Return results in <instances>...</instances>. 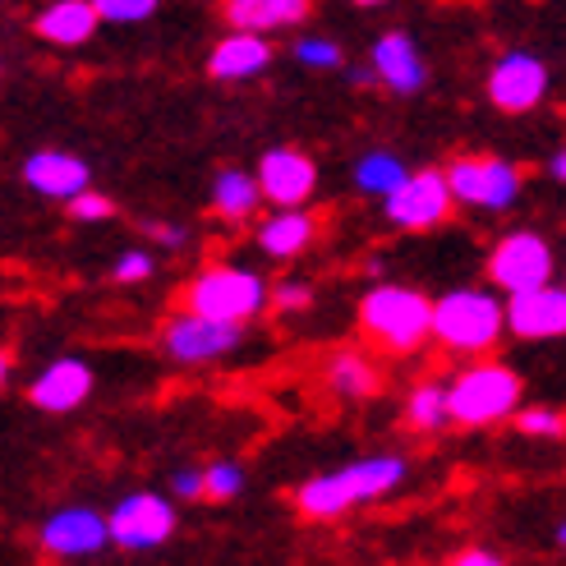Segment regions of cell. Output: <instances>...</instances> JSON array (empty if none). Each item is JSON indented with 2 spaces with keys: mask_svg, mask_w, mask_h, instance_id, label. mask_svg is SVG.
<instances>
[{
  "mask_svg": "<svg viewBox=\"0 0 566 566\" xmlns=\"http://www.w3.org/2000/svg\"><path fill=\"white\" fill-rule=\"evenodd\" d=\"M406 457H364V461H350L346 470H327V474H314V479H304L295 502H300V512L304 516H346L355 512V506L364 502H378L387 493H396L406 484Z\"/></svg>",
  "mask_w": 566,
  "mask_h": 566,
  "instance_id": "obj_1",
  "label": "cell"
},
{
  "mask_svg": "<svg viewBox=\"0 0 566 566\" xmlns=\"http://www.w3.org/2000/svg\"><path fill=\"white\" fill-rule=\"evenodd\" d=\"M359 323L387 350H415L423 336L433 332V300H423L410 286H391V281H378V286L359 300Z\"/></svg>",
  "mask_w": 566,
  "mask_h": 566,
  "instance_id": "obj_2",
  "label": "cell"
},
{
  "mask_svg": "<svg viewBox=\"0 0 566 566\" xmlns=\"http://www.w3.org/2000/svg\"><path fill=\"white\" fill-rule=\"evenodd\" d=\"M502 327H506V304L479 286L451 291L433 304V336L457 355L489 350L502 336Z\"/></svg>",
  "mask_w": 566,
  "mask_h": 566,
  "instance_id": "obj_3",
  "label": "cell"
},
{
  "mask_svg": "<svg viewBox=\"0 0 566 566\" xmlns=\"http://www.w3.org/2000/svg\"><path fill=\"white\" fill-rule=\"evenodd\" d=\"M268 300L272 295L263 286V276L249 272V268H231V263L208 268L185 291V308L208 314V318H226V323H249L253 314H263Z\"/></svg>",
  "mask_w": 566,
  "mask_h": 566,
  "instance_id": "obj_4",
  "label": "cell"
},
{
  "mask_svg": "<svg viewBox=\"0 0 566 566\" xmlns=\"http://www.w3.org/2000/svg\"><path fill=\"white\" fill-rule=\"evenodd\" d=\"M521 406V378L502 364H474L457 382H451V419L457 423H497L506 415H516Z\"/></svg>",
  "mask_w": 566,
  "mask_h": 566,
  "instance_id": "obj_5",
  "label": "cell"
},
{
  "mask_svg": "<svg viewBox=\"0 0 566 566\" xmlns=\"http://www.w3.org/2000/svg\"><path fill=\"white\" fill-rule=\"evenodd\" d=\"M447 180H451L457 203H465V208L502 212L521 198V171L502 157H457L447 166Z\"/></svg>",
  "mask_w": 566,
  "mask_h": 566,
  "instance_id": "obj_6",
  "label": "cell"
},
{
  "mask_svg": "<svg viewBox=\"0 0 566 566\" xmlns=\"http://www.w3.org/2000/svg\"><path fill=\"white\" fill-rule=\"evenodd\" d=\"M244 346V323H226V318H208V314H176L161 327V350L176 364H208Z\"/></svg>",
  "mask_w": 566,
  "mask_h": 566,
  "instance_id": "obj_7",
  "label": "cell"
},
{
  "mask_svg": "<svg viewBox=\"0 0 566 566\" xmlns=\"http://www.w3.org/2000/svg\"><path fill=\"white\" fill-rule=\"evenodd\" d=\"M489 276H493V286L506 291V295L548 286V281H553V249H548V240L534 235V231L502 235L493 244V253H489Z\"/></svg>",
  "mask_w": 566,
  "mask_h": 566,
  "instance_id": "obj_8",
  "label": "cell"
},
{
  "mask_svg": "<svg viewBox=\"0 0 566 566\" xmlns=\"http://www.w3.org/2000/svg\"><path fill=\"white\" fill-rule=\"evenodd\" d=\"M451 203H457V193H451L447 171H419V176H410L396 193L382 198L387 221L401 226V231H433V226L447 221Z\"/></svg>",
  "mask_w": 566,
  "mask_h": 566,
  "instance_id": "obj_9",
  "label": "cell"
},
{
  "mask_svg": "<svg viewBox=\"0 0 566 566\" xmlns=\"http://www.w3.org/2000/svg\"><path fill=\"white\" fill-rule=\"evenodd\" d=\"M171 530H176V506L161 493H129L125 502H116V512H111V544L134 548V553L166 544Z\"/></svg>",
  "mask_w": 566,
  "mask_h": 566,
  "instance_id": "obj_10",
  "label": "cell"
},
{
  "mask_svg": "<svg viewBox=\"0 0 566 566\" xmlns=\"http://www.w3.org/2000/svg\"><path fill=\"white\" fill-rule=\"evenodd\" d=\"M548 93V65L530 51H506L497 55V65L489 70V97L506 116H521V111H534Z\"/></svg>",
  "mask_w": 566,
  "mask_h": 566,
  "instance_id": "obj_11",
  "label": "cell"
},
{
  "mask_svg": "<svg viewBox=\"0 0 566 566\" xmlns=\"http://www.w3.org/2000/svg\"><path fill=\"white\" fill-rule=\"evenodd\" d=\"M111 544V516H97L93 506H61L42 521V548L55 557H93Z\"/></svg>",
  "mask_w": 566,
  "mask_h": 566,
  "instance_id": "obj_12",
  "label": "cell"
},
{
  "mask_svg": "<svg viewBox=\"0 0 566 566\" xmlns=\"http://www.w3.org/2000/svg\"><path fill=\"white\" fill-rule=\"evenodd\" d=\"M259 185L268 193V203L300 208L304 198H314V189H318V166L308 161L300 148H272L259 161Z\"/></svg>",
  "mask_w": 566,
  "mask_h": 566,
  "instance_id": "obj_13",
  "label": "cell"
},
{
  "mask_svg": "<svg viewBox=\"0 0 566 566\" xmlns=\"http://www.w3.org/2000/svg\"><path fill=\"white\" fill-rule=\"evenodd\" d=\"M506 327L525 342H548V336L566 332V291L562 286H534L506 300Z\"/></svg>",
  "mask_w": 566,
  "mask_h": 566,
  "instance_id": "obj_14",
  "label": "cell"
},
{
  "mask_svg": "<svg viewBox=\"0 0 566 566\" xmlns=\"http://www.w3.org/2000/svg\"><path fill=\"white\" fill-rule=\"evenodd\" d=\"M28 396H33L38 410L70 415V410H78L93 396V369L83 359H55V364H46V369L33 378Z\"/></svg>",
  "mask_w": 566,
  "mask_h": 566,
  "instance_id": "obj_15",
  "label": "cell"
},
{
  "mask_svg": "<svg viewBox=\"0 0 566 566\" xmlns=\"http://www.w3.org/2000/svg\"><path fill=\"white\" fill-rule=\"evenodd\" d=\"M93 171H88V161L74 157V153H33L23 161V185L42 193V198H78L83 189H88Z\"/></svg>",
  "mask_w": 566,
  "mask_h": 566,
  "instance_id": "obj_16",
  "label": "cell"
},
{
  "mask_svg": "<svg viewBox=\"0 0 566 566\" xmlns=\"http://www.w3.org/2000/svg\"><path fill=\"white\" fill-rule=\"evenodd\" d=\"M272 61V46L259 38V33H244L235 28L231 38H221L208 55V74L221 78V83H240V78H259Z\"/></svg>",
  "mask_w": 566,
  "mask_h": 566,
  "instance_id": "obj_17",
  "label": "cell"
},
{
  "mask_svg": "<svg viewBox=\"0 0 566 566\" xmlns=\"http://www.w3.org/2000/svg\"><path fill=\"white\" fill-rule=\"evenodd\" d=\"M97 23H102L97 0H55L33 19V33L51 46H78L97 33Z\"/></svg>",
  "mask_w": 566,
  "mask_h": 566,
  "instance_id": "obj_18",
  "label": "cell"
},
{
  "mask_svg": "<svg viewBox=\"0 0 566 566\" xmlns=\"http://www.w3.org/2000/svg\"><path fill=\"white\" fill-rule=\"evenodd\" d=\"M374 65H378V78L387 83L391 93H419L423 78H429L410 33H382L374 42Z\"/></svg>",
  "mask_w": 566,
  "mask_h": 566,
  "instance_id": "obj_19",
  "label": "cell"
},
{
  "mask_svg": "<svg viewBox=\"0 0 566 566\" xmlns=\"http://www.w3.org/2000/svg\"><path fill=\"white\" fill-rule=\"evenodd\" d=\"M308 14V0H226V23L244 33H276Z\"/></svg>",
  "mask_w": 566,
  "mask_h": 566,
  "instance_id": "obj_20",
  "label": "cell"
},
{
  "mask_svg": "<svg viewBox=\"0 0 566 566\" xmlns=\"http://www.w3.org/2000/svg\"><path fill=\"white\" fill-rule=\"evenodd\" d=\"M318 235V221L300 212V208H281L276 217H268L259 226V249L268 253V259H295V253H304L308 244H314Z\"/></svg>",
  "mask_w": 566,
  "mask_h": 566,
  "instance_id": "obj_21",
  "label": "cell"
},
{
  "mask_svg": "<svg viewBox=\"0 0 566 566\" xmlns=\"http://www.w3.org/2000/svg\"><path fill=\"white\" fill-rule=\"evenodd\" d=\"M263 185H259V176H244V171H217V180H212V212L217 217H226V221H244V217H253L259 212V203H263Z\"/></svg>",
  "mask_w": 566,
  "mask_h": 566,
  "instance_id": "obj_22",
  "label": "cell"
},
{
  "mask_svg": "<svg viewBox=\"0 0 566 566\" xmlns=\"http://www.w3.org/2000/svg\"><path fill=\"white\" fill-rule=\"evenodd\" d=\"M406 180H410V171H406V161L396 157V153H364L359 166H355V185L364 193H374V198L396 193Z\"/></svg>",
  "mask_w": 566,
  "mask_h": 566,
  "instance_id": "obj_23",
  "label": "cell"
},
{
  "mask_svg": "<svg viewBox=\"0 0 566 566\" xmlns=\"http://www.w3.org/2000/svg\"><path fill=\"white\" fill-rule=\"evenodd\" d=\"M327 382L336 396H346V401H364V396H374L378 391V369L364 355L346 350V355H336L332 359V369H327Z\"/></svg>",
  "mask_w": 566,
  "mask_h": 566,
  "instance_id": "obj_24",
  "label": "cell"
},
{
  "mask_svg": "<svg viewBox=\"0 0 566 566\" xmlns=\"http://www.w3.org/2000/svg\"><path fill=\"white\" fill-rule=\"evenodd\" d=\"M406 419H410V429H447V423H457L451 419V387H433V382H423L410 391V401H406Z\"/></svg>",
  "mask_w": 566,
  "mask_h": 566,
  "instance_id": "obj_25",
  "label": "cell"
},
{
  "mask_svg": "<svg viewBox=\"0 0 566 566\" xmlns=\"http://www.w3.org/2000/svg\"><path fill=\"white\" fill-rule=\"evenodd\" d=\"M295 61L308 65V70H336L342 65V46L332 38H300L295 42Z\"/></svg>",
  "mask_w": 566,
  "mask_h": 566,
  "instance_id": "obj_26",
  "label": "cell"
},
{
  "mask_svg": "<svg viewBox=\"0 0 566 566\" xmlns=\"http://www.w3.org/2000/svg\"><path fill=\"white\" fill-rule=\"evenodd\" d=\"M97 14L106 23H144L157 14V0H97Z\"/></svg>",
  "mask_w": 566,
  "mask_h": 566,
  "instance_id": "obj_27",
  "label": "cell"
},
{
  "mask_svg": "<svg viewBox=\"0 0 566 566\" xmlns=\"http://www.w3.org/2000/svg\"><path fill=\"white\" fill-rule=\"evenodd\" d=\"M516 429L521 433H530V438H562L566 433V419L557 415V410H521V419H516Z\"/></svg>",
  "mask_w": 566,
  "mask_h": 566,
  "instance_id": "obj_28",
  "label": "cell"
},
{
  "mask_svg": "<svg viewBox=\"0 0 566 566\" xmlns=\"http://www.w3.org/2000/svg\"><path fill=\"white\" fill-rule=\"evenodd\" d=\"M203 474H208V497H217V502L235 497V493L244 489V474H240V465H231V461H217V465H208Z\"/></svg>",
  "mask_w": 566,
  "mask_h": 566,
  "instance_id": "obj_29",
  "label": "cell"
},
{
  "mask_svg": "<svg viewBox=\"0 0 566 566\" xmlns=\"http://www.w3.org/2000/svg\"><path fill=\"white\" fill-rule=\"evenodd\" d=\"M111 212H116V203H111L106 193L83 189L78 198H70V217H74V221H106Z\"/></svg>",
  "mask_w": 566,
  "mask_h": 566,
  "instance_id": "obj_30",
  "label": "cell"
},
{
  "mask_svg": "<svg viewBox=\"0 0 566 566\" xmlns=\"http://www.w3.org/2000/svg\"><path fill=\"white\" fill-rule=\"evenodd\" d=\"M111 276L116 281H148L153 276V253L148 249H125L116 268H111Z\"/></svg>",
  "mask_w": 566,
  "mask_h": 566,
  "instance_id": "obj_31",
  "label": "cell"
},
{
  "mask_svg": "<svg viewBox=\"0 0 566 566\" xmlns=\"http://www.w3.org/2000/svg\"><path fill=\"white\" fill-rule=\"evenodd\" d=\"M308 304H314V291H308L304 281H281V286H272V308H281V314H300Z\"/></svg>",
  "mask_w": 566,
  "mask_h": 566,
  "instance_id": "obj_32",
  "label": "cell"
},
{
  "mask_svg": "<svg viewBox=\"0 0 566 566\" xmlns=\"http://www.w3.org/2000/svg\"><path fill=\"white\" fill-rule=\"evenodd\" d=\"M171 493L193 502V497H208V474L203 470H176L171 474Z\"/></svg>",
  "mask_w": 566,
  "mask_h": 566,
  "instance_id": "obj_33",
  "label": "cell"
},
{
  "mask_svg": "<svg viewBox=\"0 0 566 566\" xmlns=\"http://www.w3.org/2000/svg\"><path fill=\"white\" fill-rule=\"evenodd\" d=\"M144 231H148L157 244H166V249H180V244H185V231H180V226H161V221H148Z\"/></svg>",
  "mask_w": 566,
  "mask_h": 566,
  "instance_id": "obj_34",
  "label": "cell"
},
{
  "mask_svg": "<svg viewBox=\"0 0 566 566\" xmlns=\"http://www.w3.org/2000/svg\"><path fill=\"white\" fill-rule=\"evenodd\" d=\"M457 566H502V557H493V553H465V557H457Z\"/></svg>",
  "mask_w": 566,
  "mask_h": 566,
  "instance_id": "obj_35",
  "label": "cell"
},
{
  "mask_svg": "<svg viewBox=\"0 0 566 566\" xmlns=\"http://www.w3.org/2000/svg\"><path fill=\"white\" fill-rule=\"evenodd\" d=\"M548 176H553L557 185H566V148H562V153H553V161H548Z\"/></svg>",
  "mask_w": 566,
  "mask_h": 566,
  "instance_id": "obj_36",
  "label": "cell"
},
{
  "mask_svg": "<svg viewBox=\"0 0 566 566\" xmlns=\"http://www.w3.org/2000/svg\"><path fill=\"white\" fill-rule=\"evenodd\" d=\"M364 272H369V276H382V272H387V263H382V259H369V263H364Z\"/></svg>",
  "mask_w": 566,
  "mask_h": 566,
  "instance_id": "obj_37",
  "label": "cell"
},
{
  "mask_svg": "<svg viewBox=\"0 0 566 566\" xmlns=\"http://www.w3.org/2000/svg\"><path fill=\"white\" fill-rule=\"evenodd\" d=\"M557 539H562V548H566V521H562V530H557Z\"/></svg>",
  "mask_w": 566,
  "mask_h": 566,
  "instance_id": "obj_38",
  "label": "cell"
},
{
  "mask_svg": "<svg viewBox=\"0 0 566 566\" xmlns=\"http://www.w3.org/2000/svg\"><path fill=\"white\" fill-rule=\"evenodd\" d=\"M355 6H382V0H355Z\"/></svg>",
  "mask_w": 566,
  "mask_h": 566,
  "instance_id": "obj_39",
  "label": "cell"
}]
</instances>
